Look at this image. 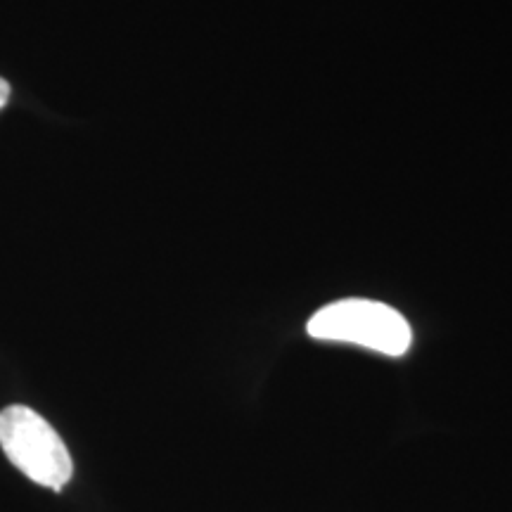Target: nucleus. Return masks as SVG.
I'll return each mask as SVG.
<instances>
[{
    "mask_svg": "<svg viewBox=\"0 0 512 512\" xmlns=\"http://www.w3.org/2000/svg\"><path fill=\"white\" fill-rule=\"evenodd\" d=\"M306 330L316 339L358 344L384 356H403L413 342L408 320L389 304L373 299H342L323 306L313 313Z\"/></svg>",
    "mask_w": 512,
    "mask_h": 512,
    "instance_id": "1",
    "label": "nucleus"
},
{
    "mask_svg": "<svg viewBox=\"0 0 512 512\" xmlns=\"http://www.w3.org/2000/svg\"><path fill=\"white\" fill-rule=\"evenodd\" d=\"M8 100H10V83L0 76V110L8 105Z\"/></svg>",
    "mask_w": 512,
    "mask_h": 512,
    "instance_id": "3",
    "label": "nucleus"
},
{
    "mask_svg": "<svg viewBox=\"0 0 512 512\" xmlns=\"http://www.w3.org/2000/svg\"><path fill=\"white\" fill-rule=\"evenodd\" d=\"M0 446L19 472L46 489L60 491L74 475L72 456L60 434L27 406L0 411Z\"/></svg>",
    "mask_w": 512,
    "mask_h": 512,
    "instance_id": "2",
    "label": "nucleus"
}]
</instances>
